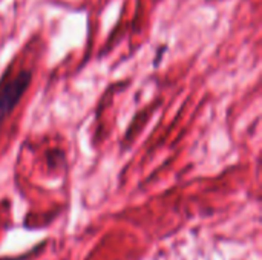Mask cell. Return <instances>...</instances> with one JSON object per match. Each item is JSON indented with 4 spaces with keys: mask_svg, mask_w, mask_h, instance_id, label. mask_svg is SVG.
<instances>
[{
    "mask_svg": "<svg viewBox=\"0 0 262 260\" xmlns=\"http://www.w3.org/2000/svg\"><path fill=\"white\" fill-rule=\"evenodd\" d=\"M32 80L29 70H20L15 75L3 77L0 81V126L14 112Z\"/></svg>",
    "mask_w": 262,
    "mask_h": 260,
    "instance_id": "1",
    "label": "cell"
}]
</instances>
